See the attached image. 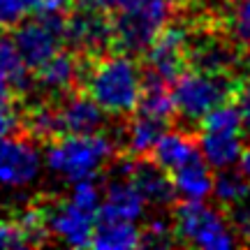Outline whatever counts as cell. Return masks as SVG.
Here are the masks:
<instances>
[{
  "instance_id": "6da1fadb",
  "label": "cell",
  "mask_w": 250,
  "mask_h": 250,
  "mask_svg": "<svg viewBox=\"0 0 250 250\" xmlns=\"http://www.w3.org/2000/svg\"><path fill=\"white\" fill-rule=\"evenodd\" d=\"M109 116L127 118L137 111L142 93V70L132 56L121 51L83 58V74L79 86Z\"/></svg>"
},
{
  "instance_id": "7a4b0ae2",
  "label": "cell",
  "mask_w": 250,
  "mask_h": 250,
  "mask_svg": "<svg viewBox=\"0 0 250 250\" xmlns=\"http://www.w3.org/2000/svg\"><path fill=\"white\" fill-rule=\"evenodd\" d=\"M176 17L171 0H121L111 12L114 51L139 56L146 51L155 35Z\"/></svg>"
},
{
  "instance_id": "3957f363",
  "label": "cell",
  "mask_w": 250,
  "mask_h": 250,
  "mask_svg": "<svg viewBox=\"0 0 250 250\" xmlns=\"http://www.w3.org/2000/svg\"><path fill=\"white\" fill-rule=\"evenodd\" d=\"M118 153L116 142L107 134H61L49 142L46 165L65 181L93 179Z\"/></svg>"
},
{
  "instance_id": "277c9868",
  "label": "cell",
  "mask_w": 250,
  "mask_h": 250,
  "mask_svg": "<svg viewBox=\"0 0 250 250\" xmlns=\"http://www.w3.org/2000/svg\"><path fill=\"white\" fill-rule=\"evenodd\" d=\"M236 79L232 74H204L186 70L171 83L176 118L183 123H199L213 107L232 102Z\"/></svg>"
},
{
  "instance_id": "5b68a950",
  "label": "cell",
  "mask_w": 250,
  "mask_h": 250,
  "mask_svg": "<svg viewBox=\"0 0 250 250\" xmlns=\"http://www.w3.org/2000/svg\"><path fill=\"white\" fill-rule=\"evenodd\" d=\"M174 234L179 236V243H190L204 250H229L239 243L227 218L213 206L192 199L174 204Z\"/></svg>"
},
{
  "instance_id": "8992f818",
  "label": "cell",
  "mask_w": 250,
  "mask_h": 250,
  "mask_svg": "<svg viewBox=\"0 0 250 250\" xmlns=\"http://www.w3.org/2000/svg\"><path fill=\"white\" fill-rule=\"evenodd\" d=\"M188 44H190V21L188 17L179 14L146 46L142 77H151L171 86L176 77L188 70Z\"/></svg>"
},
{
  "instance_id": "52a82bcc",
  "label": "cell",
  "mask_w": 250,
  "mask_h": 250,
  "mask_svg": "<svg viewBox=\"0 0 250 250\" xmlns=\"http://www.w3.org/2000/svg\"><path fill=\"white\" fill-rule=\"evenodd\" d=\"M65 17H67V9L46 7L37 9L33 19H28V21L21 19L14 26L12 37L30 70L40 67L42 62H46L54 54L61 51Z\"/></svg>"
},
{
  "instance_id": "ba28073f",
  "label": "cell",
  "mask_w": 250,
  "mask_h": 250,
  "mask_svg": "<svg viewBox=\"0 0 250 250\" xmlns=\"http://www.w3.org/2000/svg\"><path fill=\"white\" fill-rule=\"evenodd\" d=\"M62 40L70 44V51L81 58H95L114 51L111 12L88 5H72L65 17Z\"/></svg>"
},
{
  "instance_id": "9c48e42d",
  "label": "cell",
  "mask_w": 250,
  "mask_h": 250,
  "mask_svg": "<svg viewBox=\"0 0 250 250\" xmlns=\"http://www.w3.org/2000/svg\"><path fill=\"white\" fill-rule=\"evenodd\" d=\"M42 160L33 139L9 137L0 139V183L9 188H23L40 176Z\"/></svg>"
},
{
  "instance_id": "30bf717a",
  "label": "cell",
  "mask_w": 250,
  "mask_h": 250,
  "mask_svg": "<svg viewBox=\"0 0 250 250\" xmlns=\"http://www.w3.org/2000/svg\"><path fill=\"white\" fill-rule=\"evenodd\" d=\"M83 74V58L74 51H58L40 67H35L33 83L44 98H61L79 90Z\"/></svg>"
},
{
  "instance_id": "8fae6325",
  "label": "cell",
  "mask_w": 250,
  "mask_h": 250,
  "mask_svg": "<svg viewBox=\"0 0 250 250\" xmlns=\"http://www.w3.org/2000/svg\"><path fill=\"white\" fill-rule=\"evenodd\" d=\"M56 104L65 134H95L107 127V111L81 88L56 98Z\"/></svg>"
},
{
  "instance_id": "7c38bea8",
  "label": "cell",
  "mask_w": 250,
  "mask_h": 250,
  "mask_svg": "<svg viewBox=\"0 0 250 250\" xmlns=\"http://www.w3.org/2000/svg\"><path fill=\"white\" fill-rule=\"evenodd\" d=\"M146 199L142 197L139 188L127 176H114L104 183V199L100 202L98 218L104 220H139L144 215Z\"/></svg>"
},
{
  "instance_id": "4fadbf2b",
  "label": "cell",
  "mask_w": 250,
  "mask_h": 250,
  "mask_svg": "<svg viewBox=\"0 0 250 250\" xmlns=\"http://www.w3.org/2000/svg\"><path fill=\"white\" fill-rule=\"evenodd\" d=\"M46 220H49L51 234L67 246H74V248L90 246V236H93V227H95L93 213L81 211L70 202H61L54 208H46Z\"/></svg>"
},
{
  "instance_id": "5bb4252c",
  "label": "cell",
  "mask_w": 250,
  "mask_h": 250,
  "mask_svg": "<svg viewBox=\"0 0 250 250\" xmlns=\"http://www.w3.org/2000/svg\"><path fill=\"white\" fill-rule=\"evenodd\" d=\"M125 121L127 123L123 125L121 137L116 139L118 153L121 155H132V158L151 155L153 146L162 137L167 123L158 121V118L146 116V114H139V111H137V116H127Z\"/></svg>"
},
{
  "instance_id": "9a60e30c",
  "label": "cell",
  "mask_w": 250,
  "mask_h": 250,
  "mask_svg": "<svg viewBox=\"0 0 250 250\" xmlns=\"http://www.w3.org/2000/svg\"><path fill=\"white\" fill-rule=\"evenodd\" d=\"M0 79L7 81L17 98H26L35 90L33 70L26 65L14 37L7 30H0Z\"/></svg>"
},
{
  "instance_id": "2e32d148",
  "label": "cell",
  "mask_w": 250,
  "mask_h": 250,
  "mask_svg": "<svg viewBox=\"0 0 250 250\" xmlns=\"http://www.w3.org/2000/svg\"><path fill=\"white\" fill-rule=\"evenodd\" d=\"M195 155H199L197 134L188 132V130H171V132H162L148 158L155 165H160L165 171H174Z\"/></svg>"
},
{
  "instance_id": "e0dca14e",
  "label": "cell",
  "mask_w": 250,
  "mask_h": 250,
  "mask_svg": "<svg viewBox=\"0 0 250 250\" xmlns=\"http://www.w3.org/2000/svg\"><path fill=\"white\" fill-rule=\"evenodd\" d=\"M197 146L204 155L208 167L215 169H227L239 162V155L243 151L241 132H204L197 134Z\"/></svg>"
},
{
  "instance_id": "ac0fdd59",
  "label": "cell",
  "mask_w": 250,
  "mask_h": 250,
  "mask_svg": "<svg viewBox=\"0 0 250 250\" xmlns=\"http://www.w3.org/2000/svg\"><path fill=\"white\" fill-rule=\"evenodd\" d=\"M174 176V186L183 199H192V202H204L213 190V174L208 169V162H204L202 155L190 158L186 165H181L171 171Z\"/></svg>"
},
{
  "instance_id": "d6986e66",
  "label": "cell",
  "mask_w": 250,
  "mask_h": 250,
  "mask_svg": "<svg viewBox=\"0 0 250 250\" xmlns=\"http://www.w3.org/2000/svg\"><path fill=\"white\" fill-rule=\"evenodd\" d=\"M142 232L130 220H104L98 218V225L93 227L90 246L100 250H130L139 246Z\"/></svg>"
},
{
  "instance_id": "ffe728a7",
  "label": "cell",
  "mask_w": 250,
  "mask_h": 250,
  "mask_svg": "<svg viewBox=\"0 0 250 250\" xmlns=\"http://www.w3.org/2000/svg\"><path fill=\"white\" fill-rule=\"evenodd\" d=\"M137 111L151 118H158V121H165V123H171L176 118L171 86L158 79H151V77H142V93H139Z\"/></svg>"
},
{
  "instance_id": "44dd1931",
  "label": "cell",
  "mask_w": 250,
  "mask_h": 250,
  "mask_svg": "<svg viewBox=\"0 0 250 250\" xmlns=\"http://www.w3.org/2000/svg\"><path fill=\"white\" fill-rule=\"evenodd\" d=\"M223 28L239 51L250 56V0H234L232 7L223 12Z\"/></svg>"
},
{
  "instance_id": "7402d4cb",
  "label": "cell",
  "mask_w": 250,
  "mask_h": 250,
  "mask_svg": "<svg viewBox=\"0 0 250 250\" xmlns=\"http://www.w3.org/2000/svg\"><path fill=\"white\" fill-rule=\"evenodd\" d=\"M211 195H215L218 204L234 206L239 202H246V197L250 195V183L241 171H234L232 167H227V169H220L218 179H213Z\"/></svg>"
},
{
  "instance_id": "603a6c76",
  "label": "cell",
  "mask_w": 250,
  "mask_h": 250,
  "mask_svg": "<svg viewBox=\"0 0 250 250\" xmlns=\"http://www.w3.org/2000/svg\"><path fill=\"white\" fill-rule=\"evenodd\" d=\"M199 130H204V132H241L243 125L236 107L229 102H223L199 121Z\"/></svg>"
},
{
  "instance_id": "cb8c5ba5",
  "label": "cell",
  "mask_w": 250,
  "mask_h": 250,
  "mask_svg": "<svg viewBox=\"0 0 250 250\" xmlns=\"http://www.w3.org/2000/svg\"><path fill=\"white\" fill-rule=\"evenodd\" d=\"M176 234H174V223H169V218H151L148 223H146V229L142 232V239H139V246H151V248H167V246H176V239H174Z\"/></svg>"
},
{
  "instance_id": "d4e9b609",
  "label": "cell",
  "mask_w": 250,
  "mask_h": 250,
  "mask_svg": "<svg viewBox=\"0 0 250 250\" xmlns=\"http://www.w3.org/2000/svg\"><path fill=\"white\" fill-rule=\"evenodd\" d=\"M67 202L74 204L77 208H81V211H86V213L98 215L102 192L98 190L93 179H81V181H74V188H72V195Z\"/></svg>"
},
{
  "instance_id": "484cf974",
  "label": "cell",
  "mask_w": 250,
  "mask_h": 250,
  "mask_svg": "<svg viewBox=\"0 0 250 250\" xmlns=\"http://www.w3.org/2000/svg\"><path fill=\"white\" fill-rule=\"evenodd\" d=\"M17 93L9 88L5 79H0V137L19 127V111H17Z\"/></svg>"
},
{
  "instance_id": "4316f807",
  "label": "cell",
  "mask_w": 250,
  "mask_h": 250,
  "mask_svg": "<svg viewBox=\"0 0 250 250\" xmlns=\"http://www.w3.org/2000/svg\"><path fill=\"white\" fill-rule=\"evenodd\" d=\"M227 223L232 227L236 241L250 243V206H246L243 202L227 206Z\"/></svg>"
},
{
  "instance_id": "83f0119b",
  "label": "cell",
  "mask_w": 250,
  "mask_h": 250,
  "mask_svg": "<svg viewBox=\"0 0 250 250\" xmlns=\"http://www.w3.org/2000/svg\"><path fill=\"white\" fill-rule=\"evenodd\" d=\"M232 102H234V107H236V111H239V116H241L243 130L250 132V77L236 81L234 93H232Z\"/></svg>"
},
{
  "instance_id": "f1b7e54d",
  "label": "cell",
  "mask_w": 250,
  "mask_h": 250,
  "mask_svg": "<svg viewBox=\"0 0 250 250\" xmlns=\"http://www.w3.org/2000/svg\"><path fill=\"white\" fill-rule=\"evenodd\" d=\"M28 12L30 9L23 0H0V30L14 28Z\"/></svg>"
},
{
  "instance_id": "f546056e",
  "label": "cell",
  "mask_w": 250,
  "mask_h": 250,
  "mask_svg": "<svg viewBox=\"0 0 250 250\" xmlns=\"http://www.w3.org/2000/svg\"><path fill=\"white\" fill-rule=\"evenodd\" d=\"M21 246H26V239H23L17 218L0 220V248H21Z\"/></svg>"
},
{
  "instance_id": "4dcf8cb0",
  "label": "cell",
  "mask_w": 250,
  "mask_h": 250,
  "mask_svg": "<svg viewBox=\"0 0 250 250\" xmlns=\"http://www.w3.org/2000/svg\"><path fill=\"white\" fill-rule=\"evenodd\" d=\"M236 165H239V171H241L243 176L250 181V146L241 151V155H239V162H236Z\"/></svg>"
},
{
  "instance_id": "1f68e13d",
  "label": "cell",
  "mask_w": 250,
  "mask_h": 250,
  "mask_svg": "<svg viewBox=\"0 0 250 250\" xmlns=\"http://www.w3.org/2000/svg\"><path fill=\"white\" fill-rule=\"evenodd\" d=\"M248 197H250V195H248Z\"/></svg>"
}]
</instances>
